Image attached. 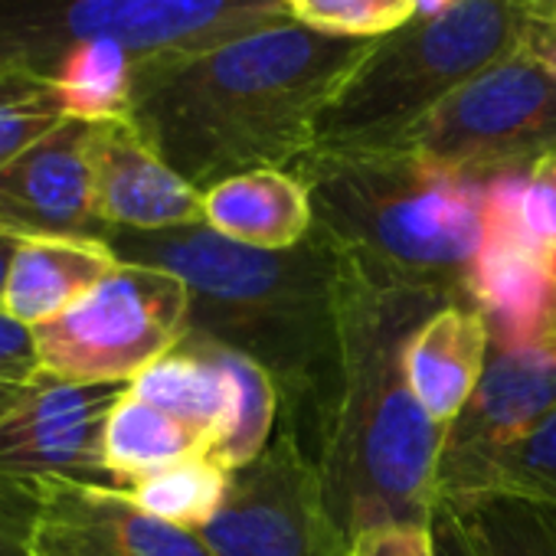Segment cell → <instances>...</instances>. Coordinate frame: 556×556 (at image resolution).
I'll return each mask as SVG.
<instances>
[{
    "mask_svg": "<svg viewBox=\"0 0 556 556\" xmlns=\"http://www.w3.org/2000/svg\"><path fill=\"white\" fill-rule=\"evenodd\" d=\"M370 47L271 21L135 66L128 122L200 193L245 170H289L315 148L318 115Z\"/></svg>",
    "mask_w": 556,
    "mask_h": 556,
    "instance_id": "1",
    "label": "cell"
},
{
    "mask_svg": "<svg viewBox=\"0 0 556 556\" xmlns=\"http://www.w3.org/2000/svg\"><path fill=\"white\" fill-rule=\"evenodd\" d=\"M112 252L177 275L190 292V334L255 361L275 383L292 426L312 452L334 413L344 364L348 258L312 232L289 249H252L206 223L170 229H112Z\"/></svg>",
    "mask_w": 556,
    "mask_h": 556,
    "instance_id": "2",
    "label": "cell"
},
{
    "mask_svg": "<svg viewBox=\"0 0 556 556\" xmlns=\"http://www.w3.org/2000/svg\"><path fill=\"white\" fill-rule=\"evenodd\" d=\"M445 305L348 271L341 390L312 452L325 507L348 540L387 523H432L445 426L409 387L406 344Z\"/></svg>",
    "mask_w": 556,
    "mask_h": 556,
    "instance_id": "3",
    "label": "cell"
},
{
    "mask_svg": "<svg viewBox=\"0 0 556 556\" xmlns=\"http://www.w3.org/2000/svg\"><path fill=\"white\" fill-rule=\"evenodd\" d=\"M289 170L312 193L315 226L364 282L471 305L494 174H462L403 148L308 151Z\"/></svg>",
    "mask_w": 556,
    "mask_h": 556,
    "instance_id": "4",
    "label": "cell"
},
{
    "mask_svg": "<svg viewBox=\"0 0 556 556\" xmlns=\"http://www.w3.org/2000/svg\"><path fill=\"white\" fill-rule=\"evenodd\" d=\"M530 14L520 0H435L374 40L315 125L312 151H390L455 89L514 56Z\"/></svg>",
    "mask_w": 556,
    "mask_h": 556,
    "instance_id": "5",
    "label": "cell"
},
{
    "mask_svg": "<svg viewBox=\"0 0 556 556\" xmlns=\"http://www.w3.org/2000/svg\"><path fill=\"white\" fill-rule=\"evenodd\" d=\"M282 17V0H0V79H53L92 47H115L141 66Z\"/></svg>",
    "mask_w": 556,
    "mask_h": 556,
    "instance_id": "6",
    "label": "cell"
},
{
    "mask_svg": "<svg viewBox=\"0 0 556 556\" xmlns=\"http://www.w3.org/2000/svg\"><path fill=\"white\" fill-rule=\"evenodd\" d=\"M190 334V292L177 275L118 262L60 318L34 328L47 377L131 383Z\"/></svg>",
    "mask_w": 556,
    "mask_h": 556,
    "instance_id": "7",
    "label": "cell"
},
{
    "mask_svg": "<svg viewBox=\"0 0 556 556\" xmlns=\"http://www.w3.org/2000/svg\"><path fill=\"white\" fill-rule=\"evenodd\" d=\"M400 148L475 177L530 170L556 154V76L517 50L435 105Z\"/></svg>",
    "mask_w": 556,
    "mask_h": 556,
    "instance_id": "8",
    "label": "cell"
},
{
    "mask_svg": "<svg viewBox=\"0 0 556 556\" xmlns=\"http://www.w3.org/2000/svg\"><path fill=\"white\" fill-rule=\"evenodd\" d=\"M197 533L216 556H351L325 507L315 455L286 422L255 462L229 471L223 507Z\"/></svg>",
    "mask_w": 556,
    "mask_h": 556,
    "instance_id": "9",
    "label": "cell"
},
{
    "mask_svg": "<svg viewBox=\"0 0 556 556\" xmlns=\"http://www.w3.org/2000/svg\"><path fill=\"white\" fill-rule=\"evenodd\" d=\"M125 390V383H63L43 374L0 419V475L115 488L105 468V426Z\"/></svg>",
    "mask_w": 556,
    "mask_h": 556,
    "instance_id": "10",
    "label": "cell"
},
{
    "mask_svg": "<svg viewBox=\"0 0 556 556\" xmlns=\"http://www.w3.org/2000/svg\"><path fill=\"white\" fill-rule=\"evenodd\" d=\"M89 138L92 122L66 118L0 170V229L21 239H109L92 197Z\"/></svg>",
    "mask_w": 556,
    "mask_h": 556,
    "instance_id": "11",
    "label": "cell"
},
{
    "mask_svg": "<svg viewBox=\"0 0 556 556\" xmlns=\"http://www.w3.org/2000/svg\"><path fill=\"white\" fill-rule=\"evenodd\" d=\"M40 488L37 556H216L200 533L148 514L122 488L60 478Z\"/></svg>",
    "mask_w": 556,
    "mask_h": 556,
    "instance_id": "12",
    "label": "cell"
},
{
    "mask_svg": "<svg viewBox=\"0 0 556 556\" xmlns=\"http://www.w3.org/2000/svg\"><path fill=\"white\" fill-rule=\"evenodd\" d=\"M556 409V351L546 344L491 348L481 380L445 429L439 471H452L488 458L530 429H536Z\"/></svg>",
    "mask_w": 556,
    "mask_h": 556,
    "instance_id": "13",
    "label": "cell"
},
{
    "mask_svg": "<svg viewBox=\"0 0 556 556\" xmlns=\"http://www.w3.org/2000/svg\"><path fill=\"white\" fill-rule=\"evenodd\" d=\"M96 213L112 229H170L203 223V193L187 184L128 118L92 122Z\"/></svg>",
    "mask_w": 556,
    "mask_h": 556,
    "instance_id": "14",
    "label": "cell"
},
{
    "mask_svg": "<svg viewBox=\"0 0 556 556\" xmlns=\"http://www.w3.org/2000/svg\"><path fill=\"white\" fill-rule=\"evenodd\" d=\"M488 361V328L478 308L445 305L406 344V377L432 422L452 426L468 406Z\"/></svg>",
    "mask_w": 556,
    "mask_h": 556,
    "instance_id": "15",
    "label": "cell"
},
{
    "mask_svg": "<svg viewBox=\"0 0 556 556\" xmlns=\"http://www.w3.org/2000/svg\"><path fill=\"white\" fill-rule=\"evenodd\" d=\"M203 223L252 249L299 245L315 226V206L295 170H245L203 193Z\"/></svg>",
    "mask_w": 556,
    "mask_h": 556,
    "instance_id": "16",
    "label": "cell"
},
{
    "mask_svg": "<svg viewBox=\"0 0 556 556\" xmlns=\"http://www.w3.org/2000/svg\"><path fill=\"white\" fill-rule=\"evenodd\" d=\"M122 258L99 239H24L4 292V312L40 328L83 302Z\"/></svg>",
    "mask_w": 556,
    "mask_h": 556,
    "instance_id": "17",
    "label": "cell"
},
{
    "mask_svg": "<svg viewBox=\"0 0 556 556\" xmlns=\"http://www.w3.org/2000/svg\"><path fill=\"white\" fill-rule=\"evenodd\" d=\"M128 390L187 422L190 429L203 432L210 445L226 426L232 403V383L223 367L219 344L200 334H187L180 348L138 374Z\"/></svg>",
    "mask_w": 556,
    "mask_h": 556,
    "instance_id": "18",
    "label": "cell"
},
{
    "mask_svg": "<svg viewBox=\"0 0 556 556\" xmlns=\"http://www.w3.org/2000/svg\"><path fill=\"white\" fill-rule=\"evenodd\" d=\"M478 494L520 497L556 510V409L514 445L435 475V504H455Z\"/></svg>",
    "mask_w": 556,
    "mask_h": 556,
    "instance_id": "19",
    "label": "cell"
},
{
    "mask_svg": "<svg viewBox=\"0 0 556 556\" xmlns=\"http://www.w3.org/2000/svg\"><path fill=\"white\" fill-rule=\"evenodd\" d=\"M206 452L210 439L203 432L151 406L131 390L122 393L105 426V468L112 475V484L122 491L144 475Z\"/></svg>",
    "mask_w": 556,
    "mask_h": 556,
    "instance_id": "20",
    "label": "cell"
},
{
    "mask_svg": "<svg viewBox=\"0 0 556 556\" xmlns=\"http://www.w3.org/2000/svg\"><path fill=\"white\" fill-rule=\"evenodd\" d=\"M219 357L232 383V403H229L226 426L219 429L206 455L223 471H239L268 448L271 429L278 422V413H282V400H278L271 377L255 361L223 344H219Z\"/></svg>",
    "mask_w": 556,
    "mask_h": 556,
    "instance_id": "21",
    "label": "cell"
},
{
    "mask_svg": "<svg viewBox=\"0 0 556 556\" xmlns=\"http://www.w3.org/2000/svg\"><path fill=\"white\" fill-rule=\"evenodd\" d=\"M475 556H556V510L504 497V494H478L455 504H445Z\"/></svg>",
    "mask_w": 556,
    "mask_h": 556,
    "instance_id": "22",
    "label": "cell"
},
{
    "mask_svg": "<svg viewBox=\"0 0 556 556\" xmlns=\"http://www.w3.org/2000/svg\"><path fill=\"white\" fill-rule=\"evenodd\" d=\"M125 491L148 514L197 533L223 507L229 491V471H223L210 455H197L167 465L154 475H144Z\"/></svg>",
    "mask_w": 556,
    "mask_h": 556,
    "instance_id": "23",
    "label": "cell"
},
{
    "mask_svg": "<svg viewBox=\"0 0 556 556\" xmlns=\"http://www.w3.org/2000/svg\"><path fill=\"white\" fill-rule=\"evenodd\" d=\"M70 118L60 89L40 76L0 79V170Z\"/></svg>",
    "mask_w": 556,
    "mask_h": 556,
    "instance_id": "24",
    "label": "cell"
},
{
    "mask_svg": "<svg viewBox=\"0 0 556 556\" xmlns=\"http://www.w3.org/2000/svg\"><path fill=\"white\" fill-rule=\"evenodd\" d=\"M282 11L318 34L380 40L409 24L422 0H282Z\"/></svg>",
    "mask_w": 556,
    "mask_h": 556,
    "instance_id": "25",
    "label": "cell"
},
{
    "mask_svg": "<svg viewBox=\"0 0 556 556\" xmlns=\"http://www.w3.org/2000/svg\"><path fill=\"white\" fill-rule=\"evenodd\" d=\"M40 481L0 475V556H37L34 540L40 527Z\"/></svg>",
    "mask_w": 556,
    "mask_h": 556,
    "instance_id": "26",
    "label": "cell"
},
{
    "mask_svg": "<svg viewBox=\"0 0 556 556\" xmlns=\"http://www.w3.org/2000/svg\"><path fill=\"white\" fill-rule=\"evenodd\" d=\"M520 223L536 249H556V154L536 161L527 170L520 190Z\"/></svg>",
    "mask_w": 556,
    "mask_h": 556,
    "instance_id": "27",
    "label": "cell"
},
{
    "mask_svg": "<svg viewBox=\"0 0 556 556\" xmlns=\"http://www.w3.org/2000/svg\"><path fill=\"white\" fill-rule=\"evenodd\" d=\"M43 377L34 328L0 308V383L30 387Z\"/></svg>",
    "mask_w": 556,
    "mask_h": 556,
    "instance_id": "28",
    "label": "cell"
},
{
    "mask_svg": "<svg viewBox=\"0 0 556 556\" xmlns=\"http://www.w3.org/2000/svg\"><path fill=\"white\" fill-rule=\"evenodd\" d=\"M351 556H435L432 527L387 523L364 530L351 540Z\"/></svg>",
    "mask_w": 556,
    "mask_h": 556,
    "instance_id": "29",
    "label": "cell"
},
{
    "mask_svg": "<svg viewBox=\"0 0 556 556\" xmlns=\"http://www.w3.org/2000/svg\"><path fill=\"white\" fill-rule=\"evenodd\" d=\"M432 543H435V556H475L458 517L445 507V504H435V514H432Z\"/></svg>",
    "mask_w": 556,
    "mask_h": 556,
    "instance_id": "30",
    "label": "cell"
},
{
    "mask_svg": "<svg viewBox=\"0 0 556 556\" xmlns=\"http://www.w3.org/2000/svg\"><path fill=\"white\" fill-rule=\"evenodd\" d=\"M520 50H523L530 60H536L546 73L556 76V21L530 17V21H527V34H523Z\"/></svg>",
    "mask_w": 556,
    "mask_h": 556,
    "instance_id": "31",
    "label": "cell"
},
{
    "mask_svg": "<svg viewBox=\"0 0 556 556\" xmlns=\"http://www.w3.org/2000/svg\"><path fill=\"white\" fill-rule=\"evenodd\" d=\"M21 236L0 229V308H4V292H8V275H11V265H14V255L21 249Z\"/></svg>",
    "mask_w": 556,
    "mask_h": 556,
    "instance_id": "32",
    "label": "cell"
},
{
    "mask_svg": "<svg viewBox=\"0 0 556 556\" xmlns=\"http://www.w3.org/2000/svg\"><path fill=\"white\" fill-rule=\"evenodd\" d=\"M27 387H11V383H0V419H4L21 400H24Z\"/></svg>",
    "mask_w": 556,
    "mask_h": 556,
    "instance_id": "33",
    "label": "cell"
},
{
    "mask_svg": "<svg viewBox=\"0 0 556 556\" xmlns=\"http://www.w3.org/2000/svg\"><path fill=\"white\" fill-rule=\"evenodd\" d=\"M523 11L530 17H546V21H556V0H520Z\"/></svg>",
    "mask_w": 556,
    "mask_h": 556,
    "instance_id": "34",
    "label": "cell"
},
{
    "mask_svg": "<svg viewBox=\"0 0 556 556\" xmlns=\"http://www.w3.org/2000/svg\"><path fill=\"white\" fill-rule=\"evenodd\" d=\"M549 268H553V278H556V249L549 252Z\"/></svg>",
    "mask_w": 556,
    "mask_h": 556,
    "instance_id": "35",
    "label": "cell"
}]
</instances>
